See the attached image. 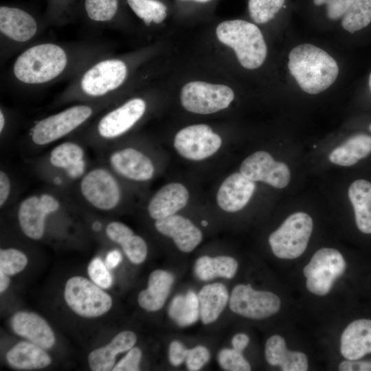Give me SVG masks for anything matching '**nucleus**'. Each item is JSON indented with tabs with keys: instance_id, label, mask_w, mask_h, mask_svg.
I'll list each match as a JSON object with an SVG mask.
<instances>
[{
	"instance_id": "nucleus-1",
	"label": "nucleus",
	"mask_w": 371,
	"mask_h": 371,
	"mask_svg": "<svg viewBox=\"0 0 371 371\" xmlns=\"http://www.w3.org/2000/svg\"><path fill=\"white\" fill-rule=\"evenodd\" d=\"M288 67L300 87L309 94H318L327 89L339 74L335 59L322 49L308 43L292 49Z\"/></svg>"
},
{
	"instance_id": "nucleus-2",
	"label": "nucleus",
	"mask_w": 371,
	"mask_h": 371,
	"mask_svg": "<svg viewBox=\"0 0 371 371\" xmlns=\"http://www.w3.org/2000/svg\"><path fill=\"white\" fill-rule=\"evenodd\" d=\"M69 58L58 45L46 43L35 45L15 60L12 71L16 80L27 85H41L58 77L66 69Z\"/></svg>"
},
{
	"instance_id": "nucleus-3",
	"label": "nucleus",
	"mask_w": 371,
	"mask_h": 371,
	"mask_svg": "<svg viewBox=\"0 0 371 371\" xmlns=\"http://www.w3.org/2000/svg\"><path fill=\"white\" fill-rule=\"evenodd\" d=\"M216 33L222 43L234 50L243 67L256 69L265 60L267 45L256 25L240 19L225 21L218 25Z\"/></svg>"
},
{
	"instance_id": "nucleus-4",
	"label": "nucleus",
	"mask_w": 371,
	"mask_h": 371,
	"mask_svg": "<svg viewBox=\"0 0 371 371\" xmlns=\"http://www.w3.org/2000/svg\"><path fill=\"white\" fill-rule=\"evenodd\" d=\"M116 176L106 164L89 168L77 181L80 196L96 210H113L122 200V189Z\"/></svg>"
},
{
	"instance_id": "nucleus-5",
	"label": "nucleus",
	"mask_w": 371,
	"mask_h": 371,
	"mask_svg": "<svg viewBox=\"0 0 371 371\" xmlns=\"http://www.w3.org/2000/svg\"><path fill=\"white\" fill-rule=\"evenodd\" d=\"M92 106L79 104L38 121L30 133L31 142L38 147L49 145L68 135L93 115Z\"/></svg>"
},
{
	"instance_id": "nucleus-6",
	"label": "nucleus",
	"mask_w": 371,
	"mask_h": 371,
	"mask_svg": "<svg viewBox=\"0 0 371 371\" xmlns=\"http://www.w3.org/2000/svg\"><path fill=\"white\" fill-rule=\"evenodd\" d=\"M313 227V220L308 214H291L269 237L273 254L282 259L300 257L307 247Z\"/></svg>"
},
{
	"instance_id": "nucleus-7",
	"label": "nucleus",
	"mask_w": 371,
	"mask_h": 371,
	"mask_svg": "<svg viewBox=\"0 0 371 371\" xmlns=\"http://www.w3.org/2000/svg\"><path fill=\"white\" fill-rule=\"evenodd\" d=\"M43 167L51 182L58 186L77 182L89 169L84 147L71 141L52 149Z\"/></svg>"
},
{
	"instance_id": "nucleus-8",
	"label": "nucleus",
	"mask_w": 371,
	"mask_h": 371,
	"mask_svg": "<svg viewBox=\"0 0 371 371\" xmlns=\"http://www.w3.org/2000/svg\"><path fill=\"white\" fill-rule=\"evenodd\" d=\"M94 282L82 276H73L66 282L64 298L78 315L94 318L106 313L111 308V296Z\"/></svg>"
},
{
	"instance_id": "nucleus-9",
	"label": "nucleus",
	"mask_w": 371,
	"mask_h": 371,
	"mask_svg": "<svg viewBox=\"0 0 371 371\" xmlns=\"http://www.w3.org/2000/svg\"><path fill=\"white\" fill-rule=\"evenodd\" d=\"M346 267V261L338 250L329 247L319 249L303 269L307 289L317 295H326Z\"/></svg>"
},
{
	"instance_id": "nucleus-10",
	"label": "nucleus",
	"mask_w": 371,
	"mask_h": 371,
	"mask_svg": "<svg viewBox=\"0 0 371 371\" xmlns=\"http://www.w3.org/2000/svg\"><path fill=\"white\" fill-rule=\"evenodd\" d=\"M60 199L52 192H43L23 199L17 207V220L22 232L29 238L40 240L45 231L48 216L61 207Z\"/></svg>"
},
{
	"instance_id": "nucleus-11",
	"label": "nucleus",
	"mask_w": 371,
	"mask_h": 371,
	"mask_svg": "<svg viewBox=\"0 0 371 371\" xmlns=\"http://www.w3.org/2000/svg\"><path fill=\"white\" fill-rule=\"evenodd\" d=\"M234 98L231 88L223 85H213L193 81L185 85L181 92V102L188 111L210 114L227 108Z\"/></svg>"
},
{
	"instance_id": "nucleus-12",
	"label": "nucleus",
	"mask_w": 371,
	"mask_h": 371,
	"mask_svg": "<svg viewBox=\"0 0 371 371\" xmlns=\"http://www.w3.org/2000/svg\"><path fill=\"white\" fill-rule=\"evenodd\" d=\"M127 72L126 65L122 60L107 58L100 60L82 76L79 83L80 91L90 98L106 96L124 83Z\"/></svg>"
},
{
	"instance_id": "nucleus-13",
	"label": "nucleus",
	"mask_w": 371,
	"mask_h": 371,
	"mask_svg": "<svg viewBox=\"0 0 371 371\" xmlns=\"http://www.w3.org/2000/svg\"><path fill=\"white\" fill-rule=\"evenodd\" d=\"M146 109V102L135 98L107 112L95 124V142L108 144L123 135L143 117Z\"/></svg>"
},
{
	"instance_id": "nucleus-14",
	"label": "nucleus",
	"mask_w": 371,
	"mask_h": 371,
	"mask_svg": "<svg viewBox=\"0 0 371 371\" xmlns=\"http://www.w3.org/2000/svg\"><path fill=\"white\" fill-rule=\"evenodd\" d=\"M230 309L245 317L260 319L276 314L280 308V300L273 293L257 291L250 284H237L229 297Z\"/></svg>"
},
{
	"instance_id": "nucleus-15",
	"label": "nucleus",
	"mask_w": 371,
	"mask_h": 371,
	"mask_svg": "<svg viewBox=\"0 0 371 371\" xmlns=\"http://www.w3.org/2000/svg\"><path fill=\"white\" fill-rule=\"evenodd\" d=\"M221 138L206 124H194L179 131L174 146L183 157L199 161L214 155L221 147Z\"/></svg>"
},
{
	"instance_id": "nucleus-16",
	"label": "nucleus",
	"mask_w": 371,
	"mask_h": 371,
	"mask_svg": "<svg viewBox=\"0 0 371 371\" xmlns=\"http://www.w3.org/2000/svg\"><path fill=\"white\" fill-rule=\"evenodd\" d=\"M105 164L117 176L126 179L143 182L152 179L155 166L151 159L133 147L112 150L106 154Z\"/></svg>"
},
{
	"instance_id": "nucleus-17",
	"label": "nucleus",
	"mask_w": 371,
	"mask_h": 371,
	"mask_svg": "<svg viewBox=\"0 0 371 371\" xmlns=\"http://www.w3.org/2000/svg\"><path fill=\"white\" fill-rule=\"evenodd\" d=\"M240 172L251 181H263L276 188H285L291 179L286 164L276 161L265 151L247 157L240 165Z\"/></svg>"
},
{
	"instance_id": "nucleus-18",
	"label": "nucleus",
	"mask_w": 371,
	"mask_h": 371,
	"mask_svg": "<svg viewBox=\"0 0 371 371\" xmlns=\"http://www.w3.org/2000/svg\"><path fill=\"white\" fill-rule=\"evenodd\" d=\"M155 227L160 234L172 238L183 252L192 251L202 240L200 229L191 221L180 215L155 220Z\"/></svg>"
},
{
	"instance_id": "nucleus-19",
	"label": "nucleus",
	"mask_w": 371,
	"mask_h": 371,
	"mask_svg": "<svg viewBox=\"0 0 371 371\" xmlns=\"http://www.w3.org/2000/svg\"><path fill=\"white\" fill-rule=\"evenodd\" d=\"M11 326L16 335L43 349L51 348L55 344L56 338L52 328L36 313L27 311L16 313L11 319Z\"/></svg>"
},
{
	"instance_id": "nucleus-20",
	"label": "nucleus",
	"mask_w": 371,
	"mask_h": 371,
	"mask_svg": "<svg viewBox=\"0 0 371 371\" xmlns=\"http://www.w3.org/2000/svg\"><path fill=\"white\" fill-rule=\"evenodd\" d=\"M256 184L240 172L228 176L221 183L216 195L219 207L229 212L243 209L251 198Z\"/></svg>"
},
{
	"instance_id": "nucleus-21",
	"label": "nucleus",
	"mask_w": 371,
	"mask_h": 371,
	"mask_svg": "<svg viewBox=\"0 0 371 371\" xmlns=\"http://www.w3.org/2000/svg\"><path fill=\"white\" fill-rule=\"evenodd\" d=\"M188 199V191L181 183L166 184L149 201L148 214L155 220L172 216L186 205Z\"/></svg>"
},
{
	"instance_id": "nucleus-22",
	"label": "nucleus",
	"mask_w": 371,
	"mask_h": 371,
	"mask_svg": "<svg viewBox=\"0 0 371 371\" xmlns=\"http://www.w3.org/2000/svg\"><path fill=\"white\" fill-rule=\"evenodd\" d=\"M37 30L36 20L27 12L14 7H0V31L7 38L26 42L35 36Z\"/></svg>"
},
{
	"instance_id": "nucleus-23",
	"label": "nucleus",
	"mask_w": 371,
	"mask_h": 371,
	"mask_svg": "<svg viewBox=\"0 0 371 371\" xmlns=\"http://www.w3.org/2000/svg\"><path fill=\"white\" fill-rule=\"evenodd\" d=\"M340 350L348 360L360 359L371 353V319L351 322L341 335Z\"/></svg>"
},
{
	"instance_id": "nucleus-24",
	"label": "nucleus",
	"mask_w": 371,
	"mask_h": 371,
	"mask_svg": "<svg viewBox=\"0 0 371 371\" xmlns=\"http://www.w3.org/2000/svg\"><path fill=\"white\" fill-rule=\"evenodd\" d=\"M137 341L136 335L131 330L117 334L106 346L92 350L88 356L89 368L93 371L112 370L117 355L132 348Z\"/></svg>"
},
{
	"instance_id": "nucleus-25",
	"label": "nucleus",
	"mask_w": 371,
	"mask_h": 371,
	"mask_svg": "<svg viewBox=\"0 0 371 371\" xmlns=\"http://www.w3.org/2000/svg\"><path fill=\"white\" fill-rule=\"evenodd\" d=\"M265 351L267 361L271 366H279L283 371L308 370L306 355L302 352L289 350L280 335L270 337L266 341Z\"/></svg>"
},
{
	"instance_id": "nucleus-26",
	"label": "nucleus",
	"mask_w": 371,
	"mask_h": 371,
	"mask_svg": "<svg viewBox=\"0 0 371 371\" xmlns=\"http://www.w3.org/2000/svg\"><path fill=\"white\" fill-rule=\"evenodd\" d=\"M174 282L173 276L164 270L157 269L149 276L148 287L139 292L138 304L145 311H157L164 305Z\"/></svg>"
},
{
	"instance_id": "nucleus-27",
	"label": "nucleus",
	"mask_w": 371,
	"mask_h": 371,
	"mask_svg": "<svg viewBox=\"0 0 371 371\" xmlns=\"http://www.w3.org/2000/svg\"><path fill=\"white\" fill-rule=\"evenodd\" d=\"M6 360L12 368L20 370L44 368L52 362L44 349L31 341L15 344L7 352Z\"/></svg>"
},
{
	"instance_id": "nucleus-28",
	"label": "nucleus",
	"mask_w": 371,
	"mask_h": 371,
	"mask_svg": "<svg viewBox=\"0 0 371 371\" xmlns=\"http://www.w3.org/2000/svg\"><path fill=\"white\" fill-rule=\"evenodd\" d=\"M348 197L358 229L364 234H371V183L365 179L355 181L349 187Z\"/></svg>"
},
{
	"instance_id": "nucleus-29",
	"label": "nucleus",
	"mask_w": 371,
	"mask_h": 371,
	"mask_svg": "<svg viewBox=\"0 0 371 371\" xmlns=\"http://www.w3.org/2000/svg\"><path fill=\"white\" fill-rule=\"evenodd\" d=\"M200 317L204 324L216 321L229 300L225 286L220 282L205 285L198 295Z\"/></svg>"
},
{
	"instance_id": "nucleus-30",
	"label": "nucleus",
	"mask_w": 371,
	"mask_h": 371,
	"mask_svg": "<svg viewBox=\"0 0 371 371\" xmlns=\"http://www.w3.org/2000/svg\"><path fill=\"white\" fill-rule=\"evenodd\" d=\"M371 153V136L365 133L354 135L330 153L329 160L338 166H351Z\"/></svg>"
},
{
	"instance_id": "nucleus-31",
	"label": "nucleus",
	"mask_w": 371,
	"mask_h": 371,
	"mask_svg": "<svg viewBox=\"0 0 371 371\" xmlns=\"http://www.w3.org/2000/svg\"><path fill=\"white\" fill-rule=\"evenodd\" d=\"M237 269L238 262L232 257L226 256L214 258L203 256L196 260L194 265L196 276L203 281L216 277L232 278Z\"/></svg>"
},
{
	"instance_id": "nucleus-32",
	"label": "nucleus",
	"mask_w": 371,
	"mask_h": 371,
	"mask_svg": "<svg viewBox=\"0 0 371 371\" xmlns=\"http://www.w3.org/2000/svg\"><path fill=\"white\" fill-rule=\"evenodd\" d=\"M168 315L180 326L193 324L200 315L198 296L192 291L175 296L170 304Z\"/></svg>"
},
{
	"instance_id": "nucleus-33",
	"label": "nucleus",
	"mask_w": 371,
	"mask_h": 371,
	"mask_svg": "<svg viewBox=\"0 0 371 371\" xmlns=\"http://www.w3.org/2000/svg\"><path fill=\"white\" fill-rule=\"evenodd\" d=\"M371 24V0H355L342 16V27L351 34Z\"/></svg>"
},
{
	"instance_id": "nucleus-34",
	"label": "nucleus",
	"mask_w": 371,
	"mask_h": 371,
	"mask_svg": "<svg viewBox=\"0 0 371 371\" xmlns=\"http://www.w3.org/2000/svg\"><path fill=\"white\" fill-rule=\"evenodd\" d=\"M127 3L135 14L147 25L152 22L160 23L166 17V6L159 1L127 0Z\"/></svg>"
},
{
	"instance_id": "nucleus-35",
	"label": "nucleus",
	"mask_w": 371,
	"mask_h": 371,
	"mask_svg": "<svg viewBox=\"0 0 371 371\" xmlns=\"http://www.w3.org/2000/svg\"><path fill=\"white\" fill-rule=\"evenodd\" d=\"M284 1L285 0H249V15L255 23H265L275 16Z\"/></svg>"
},
{
	"instance_id": "nucleus-36",
	"label": "nucleus",
	"mask_w": 371,
	"mask_h": 371,
	"mask_svg": "<svg viewBox=\"0 0 371 371\" xmlns=\"http://www.w3.org/2000/svg\"><path fill=\"white\" fill-rule=\"evenodd\" d=\"M88 17L96 22H107L115 15L118 0H85Z\"/></svg>"
},
{
	"instance_id": "nucleus-37",
	"label": "nucleus",
	"mask_w": 371,
	"mask_h": 371,
	"mask_svg": "<svg viewBox=\"0 0 371 371\" xmlns=\"http://www.w3.org/2000/svg\"><path fill=\"white\" fill-rule=\"evenodd\" d=\"M27 261L26 255L17 249H0V271L8 276L21 272L26 267Z\"/></svg>"
},
{
	"instance_id": "nucleus-38",
	"label": "nucleus",
	"mask_w": 371,
	"mask_h": 371,
	"mask_svg": "<svg viewBox=\"0 0 371 371\" xmlns=\"http://www.w3.org/2000/svg\"><path fill=\"white\" fill-rule=\"evenodd\" d=\"M218 361L221 367L229 371H249L251 366L244 358L241 352L235 349L224 348L218 355Z\"/></svg>"
},
{
	"instance_id": "nucleus-39",
	"label": "nucleus",
	"mask_w": 371,
	"mask_h": 371,
	"mask_svg": "<svg viewBox=\"0 0 371 371\" xmlns=\"http://www.w3.org/2000/svg\"><path fill=\"white\" fill-rule=\"evenodd\" d=\"M120 246L126 257L134 264H141L147 256V245L139 236L133 235Z\"/></svg>"
},
{
	"instance_id": "nucleus-40",
	"label": "nucleus",
	"mask_w": 371,
	"mask_h": 371,
	"mask_svg": "<svg viewBox=\"0 0 371 371\" xmlns=\"http://www.w3.org/2000/svg\"><path fill=\"white\" fill-rule=\"evenodd\" d=\"M106 265L99 258L93 259L88 266V274L91 280L102 289L109 288L113 279Z\"/></svg>"
},
{
	"instance_id": "nucleus-41",
	"label": "nucleus",
	"mask_w": 371,
	"mask_h": 371,
	"mask_svg": "<svg viewBox=\"0 0 371 371\" xmlns=\"http://www.w3.org/2000/svg\"><path fill=\"white\" fill-rule=\"evenodd\" d=\"M209 350L203 346H198L188 350L186 363L189 370H200L210 359Z\"/></svg>"
},
{
	"instance_id": "nucleus-42",
	"label": "nucleus",
	"mask_w": 371,
	"mask_h": 371,
	"mask_svg": "<svg viewBox=\"0 0 371 371\" xmlns=\"http://www.w3.org/2000/svg\"><path fill=\"white\" fill-rule=\"evenodd\" d=\"M105 234L109 239L120 245L134 235L128 226L120 221L108 223L105 227Z\"/></svg>"
},
{
	"instance_id": "nucleus-43",
	"label": "nucleus",
	"mask_w": 371,
	"mask_h": 371,
	"mask_svg": "<svg viewBox=\"0 0 371 371\" xmlns=\"http://www.w3.org/2000/svg\"><path fill=\"white\" fill-rule=\"evenodd\" d=\"M355 0H313L316 5H326L327 16L337 20L342 17Z\"/></svg>"
},
{
	"instance_id": "nucleus-44",
	"label": "nucleus",
	"mask_w": 371,
	"mask_h": 371,
	"mask_svg": "<svg viewBox=\"0 0 371 371\" xmlns=\"http://www.w3.org/2000/svg\"><path fill=\"white\" fill-rule=\"evenodd\" d=\"M142 350L137 347L131 348L112 369L113 371H137L139 370V362Z\"/></svg>"
},
{
	"instance_id": "nucleus-45",
	"label": "nucleus",
	"mask_w": 371,
	"mask_h": 371,
	"mask_svg": "<svg viewBox=\"0 0 371 371\" xmlns=\"http://www.w3.org/2000/svg\"><path fill=\"white\" fill-rule=\"evenodd\" d=\"M188 349L179 341L170 343L168 349V359L172 366H178L185 360Z\"/></svg>"
},
{
	"instance_id": "nucleus-46",
	"label": "nucleus",
	"mask_w": 371,
	"mask_h": 371,
	"mask_svg": "<svg viewBox=\"0 0 371 371\" xmlns=\"http://www.w3.org/2000/svg\"><path fill=\"white\" fill-rule=\"evenodd\" d=\"M12 183L8 174L4 170L0 171V207H3L10 196Z\"/></svg>"
},
{
	"instance_id": "nucleus-47",
	"label": "nucleus",
	"mask_w": 371,
	"mask_h": 371,
	"mask_svg": "<svg viewBox=\"0 0 371 371\" xmlns=\"http://www.w3.org/2000/svg\"><path fill=\"white\" fill-rule=\"evenodd\" d=\"M341 371H371V361L345 360L339 365Z\"/></svg>"
},
{
	"instance_id": "nucleus-48",
	"label": "nucleus",
	"mask_w": 371,
	"mask_h": 371,
	"mask_svg": "<svg viewBox=\"0 0 371 371\" xmlns=\"http://www.w3.org/2000/svg\"><path fill=\"white\" fill-rule=\"evenodd\" d=\"M249 342V337L244 333L236 334L232 339L233 348L241 352L247 347Z\"/></svg>"
},
{
	"instance_id": "nucleus-49",
	"label": "nucleus",
	"mask_w": 371,
	"mask_h": 371,
	"mask_svg": "<svg viewBox=\"0 0 371 371\" xmlns=\"http://www.w3.org/2000/svg\"><path fill=\"white\" fill-rule=\"evenodd\" d=\"M122 260V255L117 250L110 251L106 257L105 265L109 269L116 267Z\"/></svg>"
},
{
	"instance_id": "nucleus-50",
	"label": "nucleus",
	"mask_w": 371,
	"mask_h": 371,
	"mask_svg": "<svg viewBox=\"0 0 371 371\" xmlns=\"http://www.w3.org/2000/svg\"><path fill=\"white\" fill-rule=\"evenodd\" d=\"M10 284V278L8 275L0 271V292H4Z\"/></svg>"
},
{
	"instance_id": "nucleus-51",
	"label": "nucleus",
	"mask_w": 371,
	"mask_h": 371,
	"mask_svg": "<svg viewBox=\"0 0 371 371\" xmlns=\"http://www.w3.org/2000/svg\"><path fill=\"white\" fill-rule=\"evenodd\" d=\"M5 126V116L2 109L0 110V133L2 134Z\"/></svg>"
},
{
	"instance_id": "nucleus-52",
	"label": "nucleus",
	"mask_w": 371,
	"mask_h": 371,
	"mask_svg": "<svg viewBox=\"0 0 371 371\" xmlns=\"http://www.w3.org/2000/svg\"><path fill=\"white\" fill-rule=\"evenodd\" d=\"M368 89L371 93V73L369 75L368 80Z\"/></svg>"
},
{
	"instance_id": "nucleus-53",
	"label": "nucleus",
	"mask_w": 371,
	"mask_h": 371,
	"mask_svg": "<svg viewBox=\"0 0 371 371\" xmlns=\"http://www.w3.org/2000/svg\"><path fill=\"white\" fill-rule=\"evenodd\" d=\"M201 224L203 226H206L207 225V221L203 220L201 221Z\"/></svg>"
},
{
	"instance_id": "nucleus-54",
	"label": "nucleus",
	"mask_w": 371,
	"mask_h": 371,
	"mask_svg": "<svg viewBox=\"0 0 371 371\" xmlns=\"http://www.w3.org/2000/svg\"><path fill=\"white\" fill-rule=\"evenodd\" d=\"M194 1H198V2L205 3L210 0H194Z\"/></svg>"
},
{
	"instance_id": "nucleus-55",
	"label": "nucleus",
	"mask_w": 371,
	"mask_h": 371,
	"mask_svg": "<svg viewBox=\"0 0 371 371\" xmlns=\"http://www.w3.org/2000/svg\"><path fill=\"white\" fill-rule=\"evenodd\" d=\"M368 128H369L370 131H371V123L370 124Z\"/></svg>"
}]
</instances>
